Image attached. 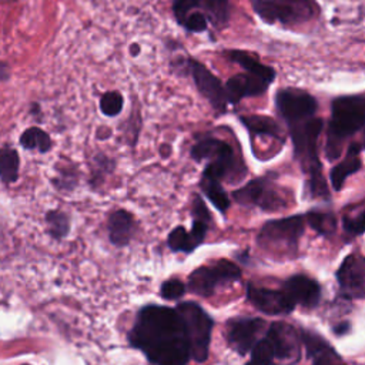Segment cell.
Instances as JSON below:
<instances>
[{
    "label": "cell",
    "instance_id": "cell-1",
    "mask_svg": "<svg viewBox=\"0 0 365 365\" xmlns=\"http://www.w3.org/2000/svg\"><path fill=\"white\" fill-rule=\"evenodd\" d=\"M130 344L153 365H187L190 345L175 308L147 305L140 309L128 332Z\"/></svg>",
    "mask_w": 365,
    "mask_h": 365
},
{
    "label": "cell",
    "instance_id": "cell-2",
    "mask_svg": "<svg viewBox=\"0 0 365 365\" xmlns=\"http://www.w3.org/2000/svg\"><path fill=\"white\" fill-rule=\"evenodd\" d=\"M287 125L289 128L295 158L301 163L302 170L308 174V188L311 194L327 198L328 188L322 177L321 163L318 158V137L324 125L322 118L312 115Z\"/></svg>",
    "mask_w": 365,
    "mask_h": 365
},
{
    "label": "cell",
    "instance_id": "cell-3",
    "mask_svg": "<svg viewBox=\"0 0 365 365\" xmlns=\"http://www.w3.org/2000/svg\"><path fill=\"white\" fill-rule=\"evenodd\" d=\"M365 123V96H339L331 103V120L327 131L325 154L329 161L342 153L344 141L362 130Z\"/></svg>",
    "mask_w": 365,
    "mask_h": 365
},
{
    "label": "cell",
    "instance_id": "cell-4",
    "mask_svg": "<svg viewBox=\"0 0 365 365\" xmlns=\"http://www.w3.org/2000/svg\"><path fill=\"white\" fill-rule=\"evenodd\" d=\"M175 311L185 329L190 345V358H194L197 362L207 361L214 325L212 318L198 304L191 301L180 302L175 307Z\"/></svg>",
    "mask_w": 365,
    "mask_h": 365
},
{
    "label": "cell",
    "instance_id": "cell-5",
    "mask_svg": "<svg viewBox=\"0 0 365 365\" xmlns=\"http://www.w3.org/2000/svg\"><path fill=\"white\" fill-rule=\"evenodd\" d=\"M254 13L268 24H302L318 14L314 0H251Z\"/></svg>",
    "mask_w": 365,
    "mask_h": 365
},
{
    "label": "cell",
    "instance_id": "cell-6",
    "mask_svg": "<svg viewBox=\"0 0 365 365\" xmlns=\"http://www.w3.org/2000/svg\"><path fill=\"white\" fill-rule=\"evenodd\" d=\"M304 215L268 221L258 234V244L267 250L294 252L304 232Z\"/></svg>",
    "mask_w": 365,
    "mask_h": 365
},
{
    "label": "cell",
    "instance_id": "cell-7",
    "mask_svg": "<svg viewBox=\"0 0 365 365\" xmlns=\"http://www.w3.org/2000/svg\"><path fill=\"white\" fill-rule=\"evenodd\" d=\"M241 277V269L231 261L221 259L210 267H198L188 277V288L200 295L210 297L217 287L234 282Z\"/></svg>",
    "mask_w": 365,
    "mask_h": 365
},
{
    "label": "cell",
    "instance_id": "cell-8",
    "mask_svg": "<svg viewBox=\"0 0 365 365\" xmlns=\"http://www.w3.org/2000/svg\"><path fill=\"white\" fill-rule=\"evenodd\" d=\"M181 67H184L187 74L191 76L197 90L211 104V107L220 114L225 113L228 107V98L221 80L192 57L184 60Z\"/></svg>",
    "mask_w": 365,
    "mask_h": 365
},
{
    "label": "cell",
    "instance_id": "cell-9",
    "mask_svg": "<svg viewBox=\"0 0 365 365\" xmlns=\"http://www.w3.org/2000/svg\"><path fill=\"white\" fill-rule=\"evenodd\" d=\"M232 197L242 205L258 207L265 211L279 210L287 205L285 198L281 195L279 190L269 180L262 177L251 180L240 190H235Z\"/></svg>",
    "mask_w": 365,
    "mask_h": 365
},
{
    "label": "cell",
    "instance_id": "cell-10",
    "mask_svg": "<svg viewBox=\"0 0 365 365\" xmlns=\"http://www.w3.org/2000/svg\"><path fill=\"white\" fill-rule=\"evenodd\" d=\"M275 107L287 124L315 115L318 103L312 94L302 88L285 87L275 94Z\"/></svg>",
    "mask_w": 365,
    "mask_h": 365
},
{
    "label": "cell",
    "instance_id": "cell-11",
    "mask_svg": "<svg viewBox=\"0 0 365 365\" xmlns=\"http://www.w3.org/2000/svg\"><path fill=\"white\" fill-rule=\"evenodd\" d=\"M339 292L349 299H361L365 294V259L361 254H349L336 271Z\"/></svg>",
    "mask_w": 365,
    "mask_h": 365
},
{
    "label": "cell",
    "instance_id": "cell-12",
    "mask_svg": "<svg viewBox=\"0 0 365 365\" xmlns=\"http://www.w3.org/2000/svg\"><path fill=\"white\" fill-rule=\"evenodd\" d=\"M247 298L252 307L267 315H284L295 308V304L284 289H269L248 284Z\"/></svg>",
    "mask_w": 365,
    "mask_h": 365
},
{
    "label": "cell",
    "instance_id": "cell-13",
    "mask_svg": "<svg viewBox=\"0 0 365 365\" xmlns=\"http://www.w3.org/2000/svg\"><path fill=\"white\" fill-rule=\"evenodd\" d=\"M265 322L261 318H235L227 324V342L238 352L245 355L252 349L262 332Z\"/></svg>",
    "mask_w": 365,
    "mask_h": 365
},
{
    "label": "cell",
    "instance_id": "cell-14",
    "mask_svg": "<svg viewBox=\"0 0 365 365\" xmlns=\"http://www.w3.org/2000/svg\"><path fill=\"white\" fill-rule=\"evenodd\" d=\"M264 338L269 342L275 358H279L284 361L285 359L298 361L301 335L297 334L295 328H292L288 324L275 322V324H271Z\"/></svg>",
    "mask_w": 365,
    "mask_h": 365
},
{
    "label": "cell",
    "instance_id": "cell-15",
    "mask_svg": "<svg viewBox=\"0 0 365 365\" xmlns=\"http://www.w3.org/2000/svg\"><path fill=\"white\" fill-rule=\"evenodd\" d=\"M269 86V81L245 71L230 77L224 84V88L227 93L228 104L235 106L245 97H257L264 94Z\"/></svg>",
    "mask_w": 365,
    "mask_h": 365
},
{
    "label": "cell",
    "instance_id": "cell-16",
    "mask_svg": "<svg viewBox=\"0 0 365 365\" xmlns=\"http://www.w3.org/2000/svg\"><path fill=\"white\" fill-rule=\"evenodd\" d=\"M282 289L289 295L292 302L305 308H314L321 299L319 284L307 275H292L282 284Z\"/></svg>",
    "mask_w": 365,
    "mask_h": 365
},
{
    "label": "cell",
    "instance_id": "cell-17",
    "mask_svg": "<svg viewBox=\"0 0 365 365\" xmlns=\"http://www.w3.org/2000/svg\"><path fill=\"white\" fill-rule=\"evenodd\" d=\"M301 339L311 358V365H345L336 351L321 335L312 331H302Z\"/></svg>",
    "mask_w": 365,
    "mask_h": 365
},
{
    "label": "cell",
    "instance_id": "cell-18",
    "mask_svg": "<svg viewBox=\"0 0 365 365\" xmlns=\"http://www.w3.org/2000/svg\"><path fill=\"white\" fill-rule=\"evenodd\" d=\"M361 151H362L361 143H351L348 147V151L345 154V158L331 170L329 177H331V184H332L334 190L339 191L342 188L346 177L361 170V167H362Z\"/></svg>",
    "mask_w": 365,
    "mask_h": 365
},
{
    "label": "cell",
    "instance_id": "cell-19",
    "mask_svg": "<svg viewBox=\"0 0 365 365\" xmlns=\"http://www.w3.org/2000/svg\"><path fill=\"white\" fill-rule=\"evenodd\" d=\"M191 157L195 161H202V160L212 161L220 158L235 157V154L232 147L227 141L214 138V137H204L192 145Z\"/></svg>",
    "mask_w": 365,
    "mask_h": 365
},
{
    "label": "cell",
    "instance_id": "cell-20",
    "mask_svg": "<svg viewBox=\"0 0 365 365\" xmlns=\"http://www.w3.org/2000/svg\"><path fill=\"white\" fill-rule=\"evenodd\" d=\"M135 224L133 215L125 210H117L108 220V237L113 245L124 247L134 235Z\"/></svg>",
    "mask_w": 365,
    "mask_h": 365
},
{
    "label": "cell",
    "instance_id": "cell-21",
    "mask_svg": "<svg viewBox=\"0 0 365 365\" xmlns=\"http://www.w3.org/2000/svg\"><path fill=\"white\" fill-rule=\"evenodd\" d=\"M227 56V58L238 66H241L247 73H251L254 76H258L267 81H269L272 84V81L275 80L277 71L275 68L262 64L255 56H252L248 51L244 50H228L224 53Z\"/></svg>",
    "mask_w": 365,
    "mask_h": 365
},
{
    "label": "cell",
    "instance_id": "cell-22",
    "mask_svg": "<svg viewBox=\"0 0 365 365\" xmlns=\"http://www.w3.org/2000/svg\"><path fill=\"white\" fill-rule=\"evenodd\" d=\"M241 123L247 127V130L252 134H259V135H269L274 138H279L281 141L282 138V130L279 127V124L267 115H241L240 117Z\"/></svg>",
    "mask_w": 365,
    "mask_h": 365
},
{
    "label": "cell",
    "instance_id": "cell-23",
    "mask_svg": "<svg viewBox=\"0 0 365 365\" xmlns=\"http://www.w3.org/2000/svg\"><path fill=\"white\" fill-rule=\"evenodd\" d=\"M221 181L222 180H220L214 175L202 173L200 185H201L202 192L214 204V207H217L221 212H225L227 208L230 207V200H228V195L225 194V191L221 185Z\"/></svg>",
    "mask_w": 365,
    "mask_h": 365
},
{
    "label": "cell",
    "instance_id": "cell-24",
    "mask_svg": "<svg viewBox=\"0 0 365 365\" xmlns=\"http://www.w3.org/2000/svg\"><path fill=\"white\" fill-rule=\"evenodd\" d=\"M19 154L11 147L0 148V178L6 184H11L19 177Z\"/></svg>",
    "mask_w": 365,
    "mask_h": 365
},
{
    "label": "cell",
    "instance_id": "cell-25",
    "mask_svg": "<svg viewBox=\"0 0 365 365\" xmlns=\"http://www.w3.org/2000/svg\"><path fill=\"white\" fill-rule=\"evenodd\" d=\"M200 7L205 10L208 23H212L215 27L222 29L230 19V3L228 0H201Z\"/></svg>",
    "mask_w": 365,
    "mask_h": 365
},
{
    "label": "cell",
    "instance_id": "cell-26",
    "mask_svg": "<svg viewBox=\"0 0 365 365\" xmlns=\"http://www.w3.org/2000/svg\"><path fill=\"white\" fill-rule=\"evenodd\" d=\"M304 220L308 221V225L322 235L334 234L336 228L335 215L331 211L325 210H311L305 214Z\"/></svg>",
    "mask_w": 365,
    "mask_h": 365
},
{
    "label": "cell",
    "instance_id": "cell-27",
    "mask_svg": "<svg viewBox=\"0 0 365 365\" xmlns=\"http://www.w3.org/2000/svg\"><path fill=\"white\" fill-rule=\"evenodd\" d=\"M20 144L26 150H38L40 153H47L51 148V138L44 130L30 127L20 135Z\"/></svg>",
    "mask_w": 365,
    "mask_h": 365
},
{
    "label": "cell",
    "instance_id": "cell-28",
    "mask_svg": "<svg viewBox=\"0 0 365 365\" xmlns=\"http://www.w3.org/2000/svg\"><path fill=\"white\" fill-rule=\"evenodd\" d=\"M167 244L171 251L174 252H191L194 251L198 245L192 240L191 234L184 228V227H175L167 238Z\"/></svg>",
    "mask_w": 365,
    "mask_h": 365
},
{
    "label": "cell",
    "instance_id": "cell-29",
    "mask_svg": "<svg viewBox=\"0 0 365 365\" xmlns=\"http://www.w3.org/2000/svg\"><path fill=\"white\" fill-rule=\"evenodd\" d=\"M46 222H47L48 234L56 240L66 237L70 230L68 217L63 211H58V210L48 211L46 215Z\"/></svg>",
    "mask_w": 365,
    "mask_h": 365
},
{
    "label": "cell",
    "instance_id": "cell-30",
    "mask_svg": "<svg viewBox=\"0 0 365 365\" xmlns=\"http://www.w3.org/2000/svg\"><path fill=\"white\" fill-rule=\"evenodd\" d=\"M124 107L123 94L117 90H110L104 93L100 98V111L107 117H114L121 113Z\"/></svg>",
    "mask_w": 365,
    "mask_h": 365
},
{
    "label": "cell",
    "instance_id": "cell-31",
    "mask_svg": "<svg viewBox=\"0 0 365 365\" xmlns=\"http://www.w3.org/2000/svg\"><path fill=\"white\" fill-rule=\"evenodd\" d=\"M274 352L269 345V342L262 338L255 342V345L251 349V359L245 365H272Z\"/></svg>",
    "mask_w": 365,
    "mask_h": 365
},
{
    "label": "cell",
    "instance_id": "cell-32",
    "mask_svg": "<svg viewBox=\"0 0 365 365\" xmlns=\"http://www.w3.org/2000/svg\"><path fill=\"white\" fill-rule=\"evenodd\" d=\"M160 294L167 301H177L185 294V285L177 278H170L161 284Z\"/></svg>",
    "mask_w": 365,
    "mask_h": 365
},
{
    "label": "cell",
    "instance_id": "cell-33",
    "mask_svg": "<svg viewBox=\"0 0 365 365\" xmlns=\"http://www.w3.org/2000/svg\"><path fill=\"white\" fill-rule=\"evenodd\" d=\"M181 26L190 31V33H202L207 30L208 27V19L204 13L201 11H191L184 21L181 23Z\"/></svg>",
    "mask_w": 365,
    "mask_h": 365
},
{
    "label": "cell",
    "instance_id": "cell-34",
    "mask_svg": "<svg viewBox=\"0 0 365 365\" xmlns=\"http://www.w3.org/2000/svg\"><path fill=\"white\" fill-rule=\"evenodd\" d=\"M200 4H201V0H174V3H173V14H174L177 23L181 26L184 19L191 11L198 9Z\"/></svg>",
    "mask_w": 365,
    "mask_h": 365
},
{
    "label": "cell",
    "instance_id": "cell-35",
    "mask_svg": "<svg viewBox=\"0 0 365 365\" xmlns=\"http://www.w3.org/2000/svg\"><path fill=\"white\" fill-rule=\"evenodd\" d=\"M342 225L349 235H361L364 232V210H359L356 215H344Z\"/></svg>",
    "mask_w": 365,
    "mask_h": 365
},
{
    "label": "cell",
    "instance_id": "cell-36",
    "mask_svg": "<svg viewBox=\"0 0 365 365\" xmlns=\"http://www.w3.org/2000/svg\"><path fill=\"white\" fill-rule=\"evenodd\" d=\"M113 170V161L104 155V154H98L96 158H94V163H93V182L97 180V184L101 182V178L110 173Z\"/></svg>",
    "mask_w": 365,
    "mask_h": 365
},
{
    "label": "cell",
    "instance_id": "cell-37",
    "mask_svg": "<svg viewBox=\"0 0 365 365\" xmlns=\"http://www.w3.org/2000/svg\"><path fill=\"white\" fill-rule=\"evenodd\" d=\"M191 214H192V218L195 221H201L207 225H211V222H212V218H211V214H210L208 208L205 207L202 198L197 194L192 198V211H191Z\"/></svg>",
    "mask_w": 365,
    "mask_h": 365
},
{
    "label": "cell",
    "instance_id": "cell-38",
    "mask_svg": "<svg viewBox=\"0 0 365 365\" xmlns=\"http://www.w3.org/2000/svg\"><path fill=\"white\" fill-rule=\"evenodd\" d=\"M349 328H351L349 322H342V324H338L336 327H334V332L336 335H344V334H346L349 331Z\"/></svg>",
    "mask_w": 365,
    "mask_h": 365
},
{
    "label": "cell",
    "instance_id": "cell-39",
    "mask_svg": "<svg viewBox=\"0 0 365 365\" xmlns=\"http://www.w3.org/2000/svg\"><path fill=\"white\" fill-rule=\"evenodd\" d=\"M7 78H9V67H7V64L0 61V81L7 80Z\"/></svg>",
    "mask_w": 365,
    "mask_h": 365
},
{
    "label": "cell",
    "instance_id": "cell-40",
    "mask_svg": "<svg viewBox=\"0 0 365 365\" xmlns=\"http://www.w3.org/2000/svg\"><path fill=\"white\" fill-rule=\"evenodd\" d=\"M135 50H137V51H140L138 44H131V54H133V56H135Z\"/></svg>",
    "mask_w": 365,
    "mask_h": 365
}]
</instances>
